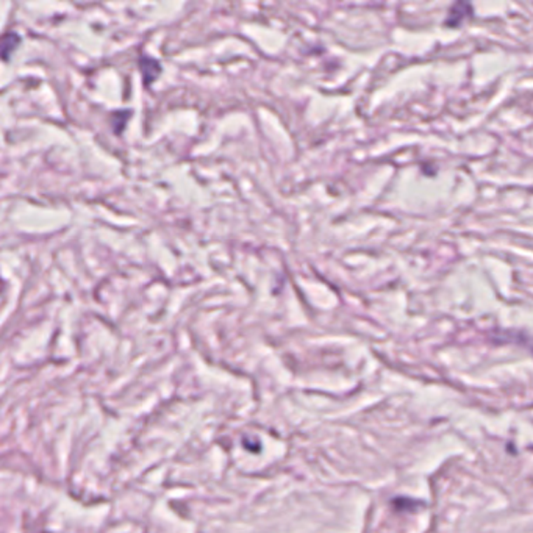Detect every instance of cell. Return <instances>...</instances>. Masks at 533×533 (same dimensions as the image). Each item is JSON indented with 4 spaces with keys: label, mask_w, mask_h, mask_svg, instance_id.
Masks as SVG:
<instances>
[{
    "label": "cell",
    "mask_w": 533,
    "mask_h": 533,
    "mask_svg": "<svg viewBox=\"0 0 533 533\" xmlns=\"http://www.w3.org/2000/svg\"><path fill=\"white\" fill-rule=\"evenodd\" d=\"M472 13H474V8H472L471 4L457 2L452 5V8L449 10V15L446 18V21H444V24L450 27V29H454V27H462L463 22L469 21V19L472 18Z\"/></svg>",
    "instance_id": "obj_1"
},
{
    "label": "cell",
    "mask_w": 533,
    "mask_h": 533,
    "mask_svg": "<svg viewBox=\"0 0 533 533\" xmlns=\"http://www.w3.org/2000/svg\"><path fill=\"white\" fill-rule=\"evenodd\" d=\"M21 43V39L16 35V33H6L4 36V58L8 60V52L15 50L16 46Z\"/></svg>",
    "instance_id": "obj_2"
},
{
    "label": "cell",
    "mask_w": 533,
    "mask_h": 533,
    "mask_svg": "<svg viewBox=\"0 0 533 533\" xmlns=\"http://www.w3.org/2000/svg\"><path fill=\"white\" fill-rule=\"evenodd\" d=\"M157 64H158V63L155 62V60H152V64H151V67H152V66H157ZM143 74H144V77H146V78L149 77V71H143ZM151 76H152V80H153L155 77H157V74H153V72L151 71Z\"/></svg>",
    "instance_id": "obj_3"
}]
</instances>
